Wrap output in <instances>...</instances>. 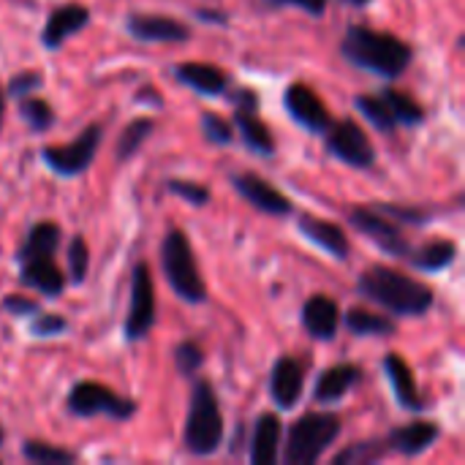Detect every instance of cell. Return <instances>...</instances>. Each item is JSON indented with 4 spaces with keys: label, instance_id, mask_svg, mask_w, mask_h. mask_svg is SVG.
<instances>
[{
    "label": "cell",
    "instance_id": "obj_1",
    "mask_svg": "<svg viewBox=\"0 0 465 465\" xmlns=\"http://www.w3.org/2000/svg\"><path fill=\"white\" fill-rule=\"evenodd\" d=\"M362 297L387 308L395 316H425L433 308V289L395 267L376 264L357 281Z\"/></svg>",
    "mask_w": 465,
    "mask_h": 465
},
{
    "label": "cell",
    "instance_id": "obj_2",
    "mask_svg": "<svg viewBox=\"0 0 465 465\" xmlns=\"http://www.w3.org/2000/svg\"><path fill=\"white\" fill-rule=\"evenodd\" d=\"M341 52L351 65L365 68V71L384 76V79L401 76L409 68L411 54H414L403 38L384 33V30L365 27V25L349 27V33L341 41Z\"/></svg>",
    "mask_w": 465,
    "mask_h": 465
},
{
    "label": "cell",
    "instance_id": "obj_3",
    "mask_svg": "<svg viewBox=\"0 0 465 465\" xmlns=\"http://www.w3.org/2000/svg\"><path fill=\"white\" fill-rule=\"evenodd\" d=\"M183 444L196 458L215 455L223 444V414L218 406V395L207 379H199L193 384Z\"/></svg>",
    "mask_w": 465,
    "mask_h": 465
},
{
    "label": "cell",
    "instance_id": "obj_4",
    "mask_svg": "<svg viewBox=\"0 0 465 465\" xmlns=\"http://www.w3.org/2000/svg\"><path fill=\"white\" fill-rule=\"evenodd\" d=\"M341 417L338 414H305L300 417L283 444V460L289 465H313L324 458V452L341 436Z\"/></svg>",
    "mask_w": 465,
    "mask_h": 465
},
{
    "label": "cell",
    "instance_id": "obj_5",
    "mask_svg": "<svg viewBox=\"0 0 465 465\" xmlns=\"http://www.w3.org/2000/svg\"><path fill=\"white\" fill-rule=\"evenodd\" d=\"M161 264H163V275L169 281V286L174 289L177 297H183L191 305H199L207 300V286L199 275L188 234L183 229H172L163 237L161 245Z\"/></svg>",
    "mask_w": 465,
    "mask_h": 465
},
{
    "label": "cell",
    "instance_id": "obj_6",
    "mask_svg": "<svg viewBox=\"0 0 465 465\" xmlns=\"http://www.w3.org/2000/svg\"><path fill=\"white\" fill-rule=\"evenodd\" d=\"M68 411L74 417H112L117 422L123 420H131L136 414V403L112 392L109 387L104 384H95V381H79L71 387L68 392Z\"/></svg>",
    "mask_w": 465,
    "mask_h": 465
},
{
    "label": "cell",
    "instance_id": "obj_7",
    "mask_svg": "<svg viewBox=\"0 0 465 465\" xmlns=\"http://www.w3.org/2000/svg\"><path fill=\"white\" fill-rule=\"evenodd\" d=\"M101 144V125H87L74 142L68 144H52V147H44L41 150V158L44 163L60 174V177H74V174H82L93 158H95V150Z\"/></svg>",
    "mask_w": 465,
    "mask_h": 465
},
{
    "label": "cell",
    "instance_id": "obj_8",
    "mask_svg": "<svg viewBox=\"0 0 465 465\" xmlns=\"http://www.w3.org/2000/svg\"><path fill=\"white\" fill-rule=\"evenodd\" d=\"M349 221L360 234H365L371 242H376L390 256H409V248H411L409 237L403 234L398 221H392L381 210H376V207H354L349 213Z\"/></svg>",
    "mask_w": 465,
    "mask_h": 465
},
{
    "label": "cell",
    "instance_id": "obj_9",
    "mask_svg": "<svg viewBox=\"0 0 465 465\" xmlns=\"http://www.w3.org/2000/svg\"><path fill=\"white\" fill-rule=\"evenodd\" d=\"M327 150L349 166L368 169L376 161V150L357 120H338L327 128Z\"/></svg>",
    "mask_w": 465,
    "mask_h": 465
},
{
    "label": "cell",
    "instance_id": "obj_10",
    "mask_svg": "<svg viewBox=\"0 0 465 465\" xmlns=\"http://www.w3.org/2000/svg\"><path fill=\"white\" fill-rule=\"evenodd\" d=\"M155 324V292H153V278L150 267L139 262L131 275V305H128V319H125V338L142 341Z\"/></svg>",
    "mask_w": 465,
    "mask_h": 465
},
{
    "label": "cell",
    "instance_id": "obj_11",
    "mask_svg": "<svg viewBox=\"0 0 465 465\" xmlns=\"http://www.w3.org/2000/svg\"><path fill=\"white\" fill-rule=\"evenodd\" d=\"M283 106L294 123H300L302 128H308L313 134H324L332 125V117H330V109L324 106V101L316 95V90H311L302 82L286 87Z\"/></svg>",
    "mask_w": 465,
    "mask_h": 465
},
{
    "label": "cell",
    "instance_id": "obj_12",
    "mask_svg": "<svg viewBox=\"0 0 465 465\" xmlns=\"http://www.w3.org/2000/svg\"><path fill=\"white\" fill-rule=\"evenodd\" d=\"M232 185L237 188V193L251 202L256 210L262 213H270V215H289L292 213V202L278 191L272 188L264 177L253 174V172H240L232 177Z\"/></svg>",
    "mask_w": 465,
    "mask_h": 465
},
{
    "label": "cell",
    "instance_id": "obj_13",
    "mask_svg": "<svg viewBox=\"0 0 465 465\" xmlns=\"http://www.w3.org/2000/svg\"><path fill=\"white\" fill-rule=\"evenodd\" d=\"M305 387V368L294 357H281L270 373V395L278 409L289 411L297 406Z\"/></svg>",
    "mask_w": 465,
    "mask_h": 465
},
{
    "label": "cell",
    "instance_id": "obj_14",
    "mask_svg": "<svg viewBox=\"0 0 465 465\" xmlns=\"http://www.w3.org/2000/svg\"><path fill=\"white\" fill-rule=\"evenodd\" d=\"M90 22V8L82 3H65L60 8H54L41 30V44L46 49H57L63 46L74 33H79L84 25Z\"/></svg>",
    "mask_w": 465,
    "mask_h": 465
},
{
    "label": "cell",
    "instance_id": "obj_15",
    "mask_svg": "<svg viewBox=\"0 0 465 465\" xmlns=\"http://www.w3.org/2000/svg\"><path fill=\"white\" fill-rule=\"evenodd\" d=\"M125 27L139 41H188L191 30L185 22L158 14H131L125 19Z\"/></svg>",
    "mask_w": 465,
    "mask_h": 465
},
{
    "label": "cell",
    "instance_id": "obj_16",
    "mask_svg": "<svg viewBox=\"0 0 465 465\" xmlns=\"http://www.w3.org/2000/svg\"><path fill=\"white\" fill-rule=\"evenodd\" d=\"M302 327L311 338L316 341H332L338 327H341V311H338V302L324 297V294H316L305 302L302 308Z\"/></svg>",
    "mask_w": 465,
    "mask_h": 465
},
{
    "label": "cell",
    "instance_id": "obj_17",
    "mask_svg": "<svg viewBox=\"0 0 465 465\" xmlns=\"http://www.w3.org/2000/svg\"><path fill=\"white\" fill-rule=\"evenodd\" d=\"M19 281L30 289H38L46 297H57L65 289V275L54 264V256H35V259H22Z\"/></svg>",
    "mask_w": 465,
    "mask_h": 465
},
{
    "label": "cell",
    "instance_id": "obj_18",
    "mask_svg": "<svg viewBox=\"0 0 465 465\" xmlns=\"http://www.w3.org/2000/svg\"><path fill=\"white\" fill-rule=\"evenodd\" d=\"M300 232L311 242H316L322 251L335 256V259H346L351 253L346 232L332 221H324V218H316V215H300Z\"/></svg>",
    "mask_w": 465,
    "mask_h": 465
},
{
    "label": "cell",
    "instance_id": "obj_19",
    "mask_svg": "<svg viewBox=\"0 0 465 465\" xmlns=\"http://www.w3.org/2000/svg\"><path fill=\"white\" fill-rule=\"evenodd\" d=\"M439 436H441V430L436 422H411V425L395 428L387 439V447L406 458H417V455L428 452Z\"/></svg>",
    "mask_w": 465,
    "mask_h": 465
},
{
    "label": "cell",
    "instance_id": "obj_20",
    "mask_svg": "<svg viewBox=\"0 0 465 465\" xmlns=\"http://www.w3.org/2000/svg\"><path fill=\"white\" fill-rule=\"evenodd\" d=\"M174 76L202 95H221L229 87L226 71L213 63H180L174 65Z\"/></svg>",
    "mask_w": 465,
    "mask_h": 465
},
{
    "label": "cell",
    "instance_id": "obj_21",
    "mask_svg": "<svg viewBox=\"0 0 465 465\" xmlns=\"http://www.w3.org/2000/svg\"><path fill=\"white\" fill-rule=\"evenodd\" d=\"M234 125L245 142L248 150L259 155H272L275 153V139L272 131L262 123L259 106H234Z\"/></svg>",
    "mask_w": 465,
    "mask_h": 465
},
{
    "label": "cell",
    "instance_id": "obj_22",
    "mask_svg": "<svg viewBox=\"0 0 465 465\" xmlns=\"http://www.w3.org/2000/svg\"><path fill=\"white\" fill-rule=\"evenodd\" d=\"M384 371L390 376V384H392V392L398 398V403L409 411H420L425 406L420 390H417V381H414V373L409 368V362L401 357V354H387L384 357Z\"/></svg>",
    "mask_w": 465,
    "mask_h": 465
},
{
    "label": "cell",
    "instance_id": "obj_23",
    "mask_svg": "<svg viewBox=\"0 0 465 465\" xmlns=\"http://www.w3.org/2000/svg\"><path fill=\"white\" fill-rule=\"evenodd\" d=\"M357 381H360V368L357 365H349V362L332 365V368H327L322 373V379H319V384L313 390V398L319 403H335V401L346 398Z\"/></svg>",
    "mask_w": 465,
    "mask_h": 465
},
{
    "label": "cell",
    "instance_id": "obj_24",
    "mask_svg": "<svg viewBox=\"0 0 465 465\" xmlns=\"http://www.w3.org/2000/svg\"><path fill=\"white\" fill-rule=\"evenodd\" d=\"M278 447H281V420L275 414H262L253 430L251 463L272 465L278 460Z\"/></svg>",
    "mask_w": 465,
    "mask_h": 465
},
{
    "label": "cell",
    "instance_id": "obj_25",
    "mask_svg": "<svg viewBox=\"0 0 465 465\" xmlns=\"http://www.w3.org/2000/svg\"><path fill=\"white\" fill-rule=\"evenodd\" d=\"M57 245H60V226L54 221H41L22 240L19 262L22 259H35V256H54Z\"/></svg>",
    "mask_w": 465,
    "mask_h": 465
},
{
    "label": "cell",
    "instance_id": "obj_26",
    "mask_svg": "<svg viewBox=\"0 0 465 465\" xmlns=\"http://www.w3.org/2000/svg\"><path fill=\"white\" fill-rule=\"evenodd\" d=\"M409 259H411V264L417 270L441 272L450 264H455V259H458V242L455 240H433L425 248H420L417 253H409Z\"/></svg>",
    "mask_w": 465,
    "mask_h": 465
},
{
    "label": "cell",
    "instance_id": "obj_27",
    "mask_svg": "<svg viewBox=\"0 0 465 465\" xmlns=\"http://www.w3.org/2000/svg\"><path fill=\"white\" fill-rule=\"evenodd\" d=\"M346 327L351 335H376V338H392L398 332L392 319L365 311V308H351L346 313Z\"/></svg>",
    "mask_w": 465,
    "mask_h": 465
},
{
    "label": "cell",
    "instance_id": "obj_28",
    "mask_svg": "<svg viewBox=\"0 0 465 465\" xmlns=\"http://www.w3.org/2000/svg\"><path fill=\"white\" fill-rule=\"evenodd\" d=\"M381 95L390 104V112H392V117H395L398 125H420L425 120V109L409 93H401V90L387 87V90H381Z\"/></svg>",
    "mask_w": 465,
    "mask_h": 465
},
{
    "label": "cell",
    "instance_id": "obj_29",
    "mask_svg": "<svg viewBox=\"0 0 465 465\" xmlns=\"http://www.w3.org/2000/svg\"><path fill=\"white\" fill-rule=\"evenodd\" d=\"M153 128H155V123L150 117H136L134 123H128L117 139V150H114L117 161H128L131 155H136L139 147L144 144V139L153 134Z\"/></svg>",
    "mask_w": 465,
    "mask_h": 465
},
{
    "label": "cell",
    "instance_id": "obj_30",
    "mask_svg": "<svg viewBox=\"0 0 465 465\" xmlns=\"http://www.w3.org/2000/svg\"><path fill=\"white\" fill-rule=\"evenodd\" d=\"M357 109L379 128V131H392L398 123H395V117H392V112H390V104L384 101V95L381 93H368V95H360L357 101Z\"/></svg>",
    "mask_w": 465,
    "mask_h": 465
},
{
    "label": "cell",
    "instance_id": "obj_31",
    "mask_svg": "<svg viewBox=\"0 0 465 465\" xmlns=\"http://www.w3.org/2000/svg\"><path fill=\"white\" fill-rule=\"evenodd\" d=\"M19 114L25 117V123H27L33 131H46V128H52V123H54L52 106H49L44 98H35V95H22V98H19Z\"/></svg>",
    "mask_w": 465,
    "mask_h": 465
},
{
    "label": "cell",
    "instance_id": "obj_32",
    "mask_svg": "<svg viewBox=\"0 0 465 465\" xmlns=\"http://www.w3.org/2000/svg\"><path fill=\"white\" fill-rule=\"evenodd\" d=\"M22 455L33 463L41 465H68L74 463V452L46 444V441H25L22 444Z\"/></svg>",
    "mask_w": 465,
    "mask_h": 465
},
{
    "label": "cell",
    "instance_id": "obj_33",
    "mask_svg": "<svg viewBox=\"0 0 465 465\" xmlns=\"http://www.w3.org/2000/svg\"><path fill=\"white\" fill-rule=\"evenodd\" d=\"M387 444L381 441H365V444H354L343 452L335 455V465H362V463H376L379 458H384Z\"/></svg>",
    "mask_w": 465,
    "mask_h": 465
},
{
    "label": "cell",
    "instance_id": "obj_34",
    "mask_svg": "<svg viewBox=\"0 0 465 465\" xmlns=\"http://www.w3.org/2000/svg\"><path fill=\"white\" fill-rule=\"evenodd\" d=\"M90 267V248L84 242V237H74L68 245V278L74 283H82Z\"/></svg>",
    "mask_w": 465,
    "mask_h": 465
},
{
    "label": "cell",
    "instance_id": "obj_35",
    "mask_svg": "<svg viewBox=\"0 0 465 465\" xmlns=\"http://www.w3.org/2000/svg\"><path fill=\"white\" fill-rule=\"evenodd\" d=\"M174 362H177V371H180L183 376H196L199 368L204 365V351L199 349V343L183 341V343L174 349Z\"/></svg>",
    "mask_w": 465,
    "mask_h": 465
},
{
    "label": "cell",
    "instance_id": "obj_36",
    "mask_svg": "<svg viewBox=\"0 0 465 465\" xmlns=\"http://www.w3.org/2000/svg\"><path fill=\"white\" fill-rule=\"evenodd\" d=\"M202 131L213 144H229L234 139V128L226 123V117L215 114V112H204L202 114Z\"/></svg>",
    "mask_w": 465,
    "mask_h": 465
},
{
    "label": "cell",
    "instance_id": "obj_37",
    "mask_svg": "<svg viewBox=\"0 0 465 465\" xmlns=\"http://www.w3.org/2000/svg\"><path fill=\"white\" fill-rule=\"evenodd\" d=\"M166 188L183 199H188L193 207H204L210 202V188H204L202 183H191V180H169Z\"/></svg>",
    "mask_w": 465,
    "mask_h": 465
},
{
    "label": "cell",
    "instance_id": "obj_38",
    "mask_svg": "<svg viewBox=\"0 0 465 465\" xmlns=\"http://www.w3.org/2000/svg\"><path fill=\"white\" fill-rule=\"evenodd\" d=\"M68 327V322L57 313H35L33 324H30V332L35 338H54V335H63Z\"/></svg>",
    "mask_w": 465,
    "mask_h": 465
},
{
    "label": "cell",
    "instance_id": "obj_39",
    "mask_svg": "<svg viewBox=\"0 0 465 465\" xmlns=\"http://www.w3.org/2000/svg\"><path fill=\"white\" fill-rule=\"evenodd\" d=\"M41 74L38 71H22V74H16L11 82H8V95H14V98H22V95H30L33 90H38L41 87Z\"/></svg>",
    "mask_w": 465,
    "mask_h": 465
},
{
    "label": "cell",
    "instance_id": "obj_40",
    "mask_svg": "<svg viewBox=\"0 0 465 465\" xmlns=\"http://www.w3.org/2000/svg\"><path fill=\"white\" fill-rule=\"evenodd\" d=\"M376 210H381L384 215H390L392 221H401V223H422L428 221V215L422 210H411V207H398V204H379Z\"/></svg>",
    "mask_w": 465,
    "mask_h": 465
},
{
    "label": "cell",
    "instance_id": "obj_41",
    "mask_svg": "<svg viewBox=\"0 0 465 465\" xmlns=\"http://www.w3.org/2000/svg\"><path fill=\"white\" fill-rule=\"evenodd\" d=\"M3 308H5L11 316H33V313H38V305H35L30 297H19V294L8 297V300L3 302Z\"/></svg>",
    "mask_w": 465,
    "mask_h": 465
},
{
    "label": "cell",
    "instance_id": "obj_42",
    "mask_svg": "<svg viewBox=\"0 0 465 465\" xmlns=\"http://www.w3.org/2000/svg\"><path fill=\"white\" fill-rule=\"evenodd\" d=\"M270 3H275V5H300L302 11L316 14V16H322L327 11V0H270Z\"/></svg>",
    "mask_w": 465,
    "mask_h": 465
},
{
    "label": "cell",
    "instance_id": "obj_43",
    "mask_svg": "<svg viewBox=\"0 0 465 465\" xmlns=\"http://www.w3.org/2000/svg\"><path fill=\"white\" fill-rule=\"evenodd\" d=\"M199 19H207V22H226L223 14H213V11H207V8L199 11Z\"/></svg>",
    "mask_w": 465,
    "mask_h": 465
},
{
    "label": "cell",
    "instance_id": "obj_44",
    "mask_svg": "<svg viewBox=\"0 0 465 465\" xmlns=\"http://www.w3.org/2000/svg\"><path fill=\"white\" fill-rule=\"evenodd\" d=\"M343 3H349V5H354V8H362V5H368V3H373V0H343Z\"/></svg>",
    "mask_w": 465,
    "mask_h": 465
},
{
    "label": "cell",
    "instance_id": "obj_45",
    "mask_svg": "<svg viewBox=\"0 0 465 465\" xmlns=\"http://www.w3.org/2000/svg\"><path fill=\"white\" fill-rule=\"evenodd\" d=\"M0 120H3V90H0Z\"/></svg>",
    "mask_w": 465,
    "mask_h": 465
},
{
    "label": "cell",
    "instance_id": "obj_46",
    "mask_svg": "<svg viewBox=\"0 0 465 465\" xmlns=\"http://www.w3.org/2000/svg\"><path fill=\"white\" fill-rule=\"evenodd\" d=\"M3 439H5V436H3V428H0V444H3Z\"/></svg>",
    "mask_w": 465,
    "mask_h": 465
}]
</instances>
